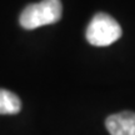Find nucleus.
Segmentation results:
<instances>
[{"label": "nucleus", "instance_id": "nucleus-1", "mask_svg": "<svg viewBox=\"0 0 135 135\" xmlns=\"http://www.w3.org/2000/svg\"><path fill=\"white\" fill-rule=\"evenodd\" d=\"M63 15L60 0H41L40 3L28 5L20 14V25L26 30L58 23Z\"/></svg>", "mask_w": 135, "mask_h": 135}, {"label": "nucleus", "instance_id": "nucleus-2", "mask_svg": "<svg viewBox=\"0 0 135 135\" xmlns=\"http://www.w3.org/2000/svg\"><path fill=\"white\" fill-rule=\"evenodd\" d=\"M121 28L113 16L105 13L94 15L86 28V40L94 46H108L119 40Z\"/></svg>", "mask_w": 135, "mask_h": 135}, {"label": "nucleus", "instance_id": "nucleus-3", "mask_svg": "<svg viewBox=\"0 0 135 135\" xmlns=\"http://www.w3.org/2000/svg\"><path fill=\"white\" fill-rule=\"evenodd\" d=\"M105 126L110 135H135V113L123 111L108 116Z\"/></svg>", "mask_w": 135, "mask_h": 135}, {"label": "nucleus", "instance_id": "nucleus-4", "mask_svg": "<svg viewBox=\"0 0 135 135\" xmlns=\"http://www.w3.org/2000/svg\"><path fill=\"white\" fill-rule=\"evenodd\" d=\"M21 110V101L13 91L0 89V115H14Z\"/></svg>", "mask_w": 135, "mask_h": 135}]
</instances>
